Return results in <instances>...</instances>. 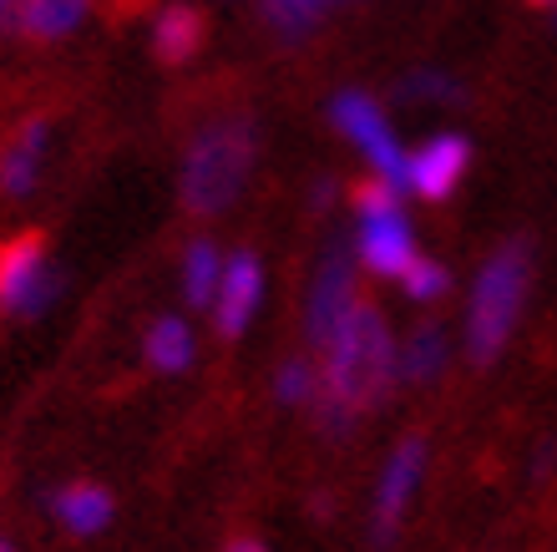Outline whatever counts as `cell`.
Returning a JSON list of instances; mask_svg holds the SVG:
<instances>
[{
  "label": "cell",
  "instance_id": "6da1fadb",
  "mask_svg": "<svg viewBox=\"0 0 557 552\" xmlns=\"http://www.w3.org/2000/svg\"><path fill=\"white\" fill-rule=\"evenodd\" d=\"M324 365H320V395L345 406L350 416L375 410L400 380V355L391 340V324L375 305H355L345 320L324 340Z\"/></svg>",
  "mask_w": 557,
  "mask_h": 552
},
{
  "label": "cell",
  "instance_id": "7a4b0ae2",
  "mask_svg": "<svg viewBox=\"0 0 557 552\" xmlns=\"http://www.w3.org/2000/svg\"><path fill=\"white\" fill-rule=\"evenodd\" d=\"M253 158H259V137H253L249 116H223L213 127L193 137L188 158H183V204L193 213H223L238 193L249 188Z\"/></svg>",
  "mask_w": 557,
  "mask_h": 552
},
{
  "label": "cell",
  "instance_id": "3957f363",
  "mask_svg": "<svg viewBox=\"0 0 557 552\" xmlns=\"http://www.w3.org/2000/svg\"><path fill=\"white\" fill-rule=\"evenodd\" d=\"M528 284H532V248L528 244H502L476 274L467 309V355L476 365H492L512 340V324L528 305Z\"/></svg>",
  "mask_w": 557,
  "mask_h": 552
},
{
  "label": "cell",
  "instance_id": "277c9868",
  "mask_svg": "<svg viewBox=\"0 0 557 552\" xmlns=\"http://www.w3.org/2000/svg\"><path fill=\"white\" fill-rule=\"evenodd\" d=\"M61 294V269L46 259L36 233L0 248V309L5 315H41Z\"/></svg>",
  "mask_w": 557,
  "mask_h": 552
},
{
  "label": "cell",
  "instance_id": "5b68a950",
  "mask_svg": "<svg viewBox=\"0 0 557 552\" xmlns=\"http://www.w3.org/2000/svg\"><path fill=\"white\" fill-rule=\"evenodd\" d=\"M330 116H335V127L345 132V137H350V143L370 158L375 177H385V183L406 188V152H400V143L391 137V122H385V112L370 102L366 91H339L335 102H330Z\"/></svg>",
  "mask_w": 557,
  "mask_h": 552
},
{
  "label": "cell",
  "instance_id": "8992f818",
  "mask_svg": "<svg viewBox=\"0 0 557 552\" xmlns=\"http://www.w3.org/2000/svg\"><path fill=\"white\" fill-rule=\"evenodd\" d=\"M467 168H471V143L456 137V132H441V137H425L416 152H406V188L421 193L425 204H446L456 183L467 177Z\"/></svg>",
  "mask_w": 557,
  "mask_h": 552
},
{
  "label": "cell",
  "instance_id": "52a82bcc",
  "mask_svg": "<svg viewBox=\"0 0 557 552\" xmlns=\"http://www.w3.org/2000/svg\"><path fill=\"white\" fill-rule=\"evenodd\" d=\"M421 471H425V441L421 437H406L396 446V456L385 462V477H381V492H375V542H391L400 532V517L411 507L416 487H421Z\"/></svg>",
  "mask_w": 557,
  "mask_h": 552
},
{
  "label": "cell",
  "instance_id": "ba28073f",
  "mask_svg": "<svg viewBox=\"0 0 557 552\" xmlns=\"http://www.w3.org/2000/svg\"><path fill=\"white\" fill-rule=\"evenodd\" d=\"M355 305H360V299H355V259L345 244H335L320 259V274H314V290H309V340L324 345L330 330H335Z\"/></svg>",
  "mask_w": 557,
  "mask_h": 552
},
{
  "label": "cell",
  "instance_id": "9c48e42d",
  "mask_svg": "<svg viewBox=\"0 0 557 552\" xmlns=\"http://www.w3.org/2000/svg\"><path fill=\"white\" fill-rule=\"evenodd\" d=\"M259 294H264V269L253 254H234L223 263V279H219V294H213V320H219L223 340H238L249 330L253 309H259Z\"/></svg>",
  "mask_w": 557,
  "mask_h": 552
},
{
  "label": "cell",
  "instance_id": "30bf717a",
  "mask_svg": "<svg viewBox=\"0 0 557 552\" xmlns=\"http://www.w3.org/2000/svg\"><path fill=\"white\" fill-rule=\"evenodd\" d=\"M360 259L370 263V274H381V279H400L411 269L416 233H411V223H406L400 208L366 219V229H360Z\"/></svg>",
  "mask_w": 557,
  "mask_h": 552
},
{
  "label": "cell",
  "instance_id": "8fae6325",
  "mask_svg": "<svg viewBox=\"0 0 557 552\" xmlns=\"http://www.w3.org/2000/svg\"><path fill=\"white\" fill-rule=\"evenodd\" d=\"M46 122H26L21 137H15L5 152H0V193L5 198H26L41 177V158H46Z\"/></svg>",
  "mask_w": 557,
  "mask_h": 552
},
{
  "label": "cell",
  "instance_id": "7c38bea8",
  "mask_svg": "<svg viewBox=\"0 0 557 552\" xmlns=\"http://www.w3.org/2000/svg\"><path fill=\"white\" fill-rule=\"evenodd\" d=\"M51 512L61 517V527H66V532L91 538V532H102V527L112 523V496H107L102 487L76 481V487H61V492L51 496Z\"/></svg>",
  "mask_w": 557,
  "mask_h": 552
},
{
  "label": "cell",
  "instance_id": "4fadbf2b",
  "mask_svg": "<svg viewBox=\"0 0 557 552\" xmlns=\"http://www.w3.org/2000/svg\"><path fill=\"white\" fill-rule=\"evenodd\" d=\"M203 46V15L193 5H162L152 21V51L162 61H188Z\"/></svg>",
  "mask_w": 557,
  "mask_h": 552
},
{
  "label": "cell",
  "instance_id": "5bb4252c",
  "mask_svg": "<svg viewBox=\"0 0 557 552\" xmlns=\"http://www.w3.org/2000/svg\"><path fill=\"white\" fill-rule=\"evenodd\" d=\"M441 370H446V334H441V324H416L406 349H400V380L425 385V380H436Z\"/></svg>",
  "mask_w": 557,
  "mask_h": 552
},
{
  "label": "cell",
  "instance_id": "9a60e30c",
  "mask_svg": "<svg viewBox=\"0 0 557 552\" xmlns=\"http://www.w3.org/2000/svg\"><path fill=\"white\" fill-rule=\"evenodd\" d=\"M82 21H87V0H30L26 15H21V36L57 41V36L76 30Z\"/></svg>",
  "mask_w": 557,
  "mask_h": 552
},
{
  "label": "cell",
  "instance_id": "2e32d148",
  "mask_svg": "<svg viewBox=\"0 0 557 552\" xmlns=\"http://www.w3.org/2000/svg\"><path fill=\"white\" fill-rule=\"evenodd\" d=\"M219 279H223V263H219V248L198 238L188 244V259H183V294H188L193 309H208L213 294H219Z\"/></svg>",
  "mask_w": 557,
  "mask_h": 552
},
{
  "label": "cell",
  "instance_id": "e0dca14e",
  "mask_svg": "<svg viewBox=\"0 0 557 552\" xmlns=\"http://www.w3.org/2000/svg\"><path fill=\"white\" fill-rule=\"evenodd\" d=\"M147 360L158 365V370H188L193 360V334L183 320H158L152 330H147Z\"/></svg>",
  "mask_w": 557,
  "mask_h": 552
},
{
  "label": "cell",
  "instance_id": "ac0fdd59",
  "mask_svg": "<svg viewBox=\"0 0 557 552\" xmlns=\"http://www.w3.org/2000/svg\"><path fill=\"white\" fill-rule=\"evenodd\" d=\"M324 5H335V0H264V15L278 36H305Z\"/></svg>",
  "mask_w": 557,
  "mask_h": 552
},
{
  "label": "cell",
  "instance_id": "d6986e66",
  "mask_svg": "<svg viewBox=\"0 0 557 552\" xmlns=\"http://www.w3.org/2000/svg\"><path fill=\"white\" fill-rule=\"evenodd\" d=\"M274 395L284 406H309L320 395V370H309L305 360H284L274 376Z\"/></svg>",
  "mask_w": 557,
  "mask_h": 552
},
{
  "label": "cell",
  "instance_id": "ffe728a7",
  "mask_svg": "<svg viewBox=\"0 0 557 552\" xmlns=\"http://www.w3.org/2000/svg\"><path fill=\"white\" fill-rule=\"evenodd\" d=\"M406 290H411V299H441V294L451 290V274H446V269H441L436 259H421V254H416L411 259V269H406Z\"/></svg>",
  "mask_w": 557,
  "mask_h": 552
},
{
  "label": "cell",
  "instance_id": "44dd1931",
  "mask_svg": "<svg viewBox=\"0 0 557 552\" xmlns=\"http://www.w3.org/2000/svg\"><path fill=\"white\" fill-rule=\"evenodd\" d=\"M400 97H416V102H461V91H456L451 76L441 72H416L406 87H400Z\"/></svg>",
  "mask_w": 557,
  "mask_h": 552
},
{
  "label": "cell",
  "instance_id": "7402d4cb",
  "mask_svg": "<svg viewBox=\"0 0 557 552\" xmlns=\"http://www.w3.org/2000/svg\"><path fill=\"white\" fill-rule=\"evenodd\" d=\"M355 208H360V219H375V213H391L400 208V188L396 183H385V177H370L355 188Z\"/></svg>",
  "mask_w": 557,
  "mask_h": 552
},
{
  "label": "cell",
  "instance_id": "603a6c76",
  "mask_svg": "<svg viewBox=\"0 0 557 552\" xmlns=\"http://www.w3.org/2000/svg\"><path fill=\"white\" fill-rule=\"evenodd\" d=\"M26 5H30V0H0V30H21Z\"/></svg>",
  "mask_w": 557,
  "mask_h": 552
},
{
  "label": "cell",
  "instance_id": "cb8c5ba5",
  "mask_svg": "<svg viewBox=\"0 0 557 552\" xmlns=\"http://www.w3.org/2000/svg\"><path fill=\"white\" fill-rule=\"evenodd\" d=\"M335 183H330V177H324V183H314V188H309V204H314V208H330V204H335Z\"/></svg>",
  "mask_w": 557,
  "mask_h": 552
},
{
  "label": "cell",
  "instance_id": "d4e9b609",
  "mask_svg": "<svg viewBox=\"0 0 557 552\" xmlns=\"http://www.w3.org/2000/svg\"><path fill=\"white\" fill-rule=\"evenodd\" d=\"M228 552H264V548H259V542H249V538H238V542H234V548H228Z\"/></svg>",
  "mask_w": 557,
  "mask_h": 552
},
{
  "label": "cell",
  "instance_id": "484cf974",
  "mask_svg": "<svg viewBox=\"0 0 557 552\" xmlns=\"http://www.w3.org/2000/svg\"><path fill=\"white\" fill-rule=\"evenodd\" d=\"M0 552H15V548H11V542H5V538H0Z\"/></svg>",
  "mask_w": 557,
  "mask_h": 552
},
{
  "label": "cell",
  "instance_id": "4316f807",
  "mask_svg": "<svg viewBox=\"0 0 557 552\" xmlns=\"http://www.w3.org/2000/svg\"><path fill=\"white\" fill-rule=\"evenodd\" d=\"M532 5H557V0H532Z\"/></svg>",
  "mask_w": 557,
  "mask_h": 552
}]
</instances>
